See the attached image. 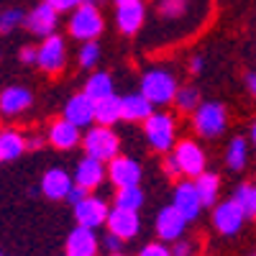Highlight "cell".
<instances>
[{"label":"cell","mask_w":256,"mask_h":256,"mask_svg":"<svg viewBox=\"0 0 256 256\" xmlns=\"http://www.w3.org/2000/svg\"><path fill=\"white\" fill-rule=\"evenodd\" d=\"M82 146H84V154L88 156H95L100 162H113L116 156H120V141H118V134L113 131L110 126H92L88 134L82 138Z\"/></svg>","instance_id":"obj_1"},{"label":"cell","mask_w":256,"mask_h":256,"mask_svg":"<svg viewBox=\"0 0 256 256\" xmlns=\"http://www.w3.org/2000/svg\"><path fill=\"white\" fill-rule=\"evenodd\" d=\"M144 134H146V141L148 146L159 154H166L177 146V126H174V118L166 116V113H154L148 120H144Z\"/></svg>","instance_id":"obj_2"},{"label":"cell","mask_w":256,"mask_h":256,"mask_svg":"<svg viewBox=\"0 0 256 256\" xmlns=\"http://www.w3.org/2000/svg\"><path fill=\"white\" fill-rule=\"evenodd\" d=\"M177 80L172 72L166 70H148L141 77V92L152 100L154 105H166V102H174L177 95Z\"/></svg>","instance_id":"obj_3"},{"label":"cell","mask_w":256,"mask_h":256,"mask_svg":"<svg viewBox=\"0 0 256 256\" xmlns=\"http://www.w3.org/2000/svg\"><path fill=\"white\" fill-rule=\"evenodd\" d=\"M102 31V16L98 10V6H92L90 0H84L82 6H77L72 10L70 18V34L80 41H95Z\"/></svg>","instance_id":"obj_4"},{"label":"cell","mask_w":256,"mask_h":256,"mask_svg":"<svg viewBox=\"0 0 256 256\" xmlns=\"http://www.w3.org/2000/svg\"><path fill=\"white\" fill-rule=\"evenodd\" d=\"M226 123H228V116H226V108L220 102H202L200 108L192 113V126L195 131L205 138H216L226 131Z\"/></svg>","instance_id":"obj_5"},{"label":"cell","mask_w":256,"mask_h":256,"mask_svg":"<svg viewBox=\"0 0 256 256\" xmlns=\"http://www.w3.org/2000/svg\"><path fill=\"white\" fill-rule=\"evenodd\" d=\"M67 64V46H64V38L59 34H52L41 41L38 46V67L46 74H56L64 70Z\"/></svg>","instance_id":"obj_6"},{"label":"cell","mask_w":256,"mask_h":256,"mask_svg":"<svg viewBox=\"0 0 256 256\" xmlns=\"http://www.w3.org/2000/svg\"><path fill=\"white\" fill-rule=\"evenodd\" d=\"M172 154H174V159H177V164H180V169H182V174L198 180V177L205 172V152L200 148V144L184 138V141H180V144L172 148Z\"/></svg>","instance_id":"obj_7"},{"label":"cell","mask_w":256,"mask_h":256,"mask_svg":"<svg viewBox=\"0 0 256 256\" xmlns=\"http://www.w3.org/2000/svg\"><path fill=\"white\" fill-rule=\"evenodd\" d=\"M246 216H248V212L233 198L212 208V223H216V228L223 233V236H233V233H238L244 220H246Z\"/></svg>","instance_id":"obj_8"},{"label":"cell","mask_w":256,"mask_h":256,"mask_svg":"<svg viewBox=\"0 0 256 256\" xmlns=\"http://www.w3.org/2000/svg\"><path fill=\"white\" fill-rule=\"evenodd\" d=\"M187 223H190V220L182 216V212H180L174 205H169V208L159 210L154 228H156V236H159V241H164V244H174V241H180V238L184 236V228H187Z\"/></svg>","instance_id":"obj_9"},{"label":"cell","mask_w":256,"mask_h":256,"mask_svg":"<svg viewBox=\"0 0 256 256\" xmlns=\"http://www.w3.org/2000/svg\"><path fill=\"white\" fill-rule=\"evenodd\" d=\"M95 113H98V100H92L88 92L72 95V98L67 100V105H64V118L72 120V123L80 126V128L92 126V123L98 120Z\"/></svg>","instance_id":"obj_10"},{"label":"cell","mask_w":256,"mask_h":256,"mask_svg":"<svg viewBox=\"0 0 256 256\" xmlns=\"http://www.w3.org/2000/svg\"><path fill=\"white\" fill-rule=\"evenodd\" d=\"M108 216H110L108 205H105L100 198H95V195H88L82 202L74 205V220H77V226L100 228V226L108 223Z\"/></svg>","instance_id":"obj_11"},{"label":"cell","mask_w":256,"mask_h":256,"mask_svg":"<svg viewBox=\"0 0 256 256\" xmlns=\"http://www.w3.org/2000/svg\"><path fill=\"white\" fill-rule=\"evenodd\" d=\"M108 230L116 233L118 238L123 241H131L138 236V230H141V218H138V212L136 210H123V208H113L110 210V216H108Z\"/></svg>","instance_id":"obj_12"},{"label":"cell","mask_w":256,"mask_h":256,"mask_svg":"<svg viewBox=\"0 0 256 256\" xmlns=\"http://www.w3.org/2000/svg\"><path fill=\"white\" fill-rule=\"evenodd\" d=\"M56 18H59V10L52 8L46 0L41 6H36L34 10L26 13V28L34 34V36H41V38H46L56 31Z\"/></svg>","instance_id":"obj_13"},{"label":"cell","mask_w":256,"mask_h":256,"mask_svg":"<svg viewBox=\"0 0 256 256\" xmlns=\"http://www.w3.org/2000/svg\"><path fill=\"white\" fill-rule=\"evenodd\" d=\"M72 177H74V184H80V187H84V190H95L105 177H108V169H105V162L84 154V156L77 162Z\"/></svg>","instance_id":"obj_14"},{"label":"cell","mask_w":256,"mask_h":256,"mask_svg":"<svg viewBox=\"0 0 256 256\" xmlns=\"http://www.w3.org/2000/svg\"><path fill=\"white\" fill-rule=\"evenodd\" d=\"M84 136L80 134V126H74L72 120L67 118H59L49 126V134H46V141L59 148V152H70V148H74Z\"/></svg>","instance_id":"obj_15"},{"label":"cell","mask_w":256,"mask_h":256,"mask_svg":"<svg viewBox=\"0 0 256 256\" xmlns=\"http://www.w3.org/2000/svg\"><path fill=\"white\" fill-rule=\"evenodd\" d=\"M172 205L182 212L187 220H195V218L200 216V210L205 208L200 192H198V187H195V182H180V184L174 187V200H172Z\"/></svg>","instance_id":"obj_16"},{"label":"cell","mask_w":256,"mask_h":256,"mask_svg":"<svg viewBox=\"0 0 256 256\" xmlns=\"http://www.w3.org/2000/svg\"><path fill=\"white\" fill-rule=\"evenodd\" d=\"M108 180L116 187H131L141 182V166L138 162L128 159V156H116L113 162H108Z\"/></svg>","instance_id":"obj_17"},{"label":"cell","mask_w":256,"mask_h":256,"mask_svg":"<svg viewBox=\"0 0 256 256\" xmlns=\"http://www.w3.org/2000/svg\"><path fill=\"white\" fill-rule=\"evenodd\" d=\"M72 187H74V177L67 174L59 166L49 169V172L44 174V180H41V192H44L49 200H67Z\"/></svg>","instance_id":"obj_18"},{"label":"cell","mask_w":256,"mask_h":256,"mask_svg":"<svg viewBox=\"0 0 256 256\" xmlns=\"http://www.w3.org/2000/svg\"><path fill=\"white\" fill-rule=\"evenodd\" d=\"M95 254H98L95 228L77 226L67 236V256H95Z\"/></svg>","instance_id":"obj_19"},{"label":"cell","mask_w":256,"mask_h":256,"mask_svg":"<svg viewBox=\"0 0 256 256\" xmlns=\"http://www.w3.org/2000/svg\"><path fill=\"white\" fill-rule=\"evenodd\" d=\"M154 102L148 100L144 92H131L123 98V120H131V123H138V120H148L154 116Z\"/></svg>","instance_id":"obj_20"},{"label":"cell","mask_w":256,"mask_h":256,"mask_svg":"<svg viewBox=\"0 0 256 256\" xmlns=\"http://www.w3.org/2000/svg\"><path fill=\"white\" fill-rule=\"evenodd\" d=\"M144 3L138 0V3H128V6H118V10H116V24H118V28L126 34V36H134L138 28H141V24H144Z\"/></svg>","instance_id":"obj_21"},{"label":"cell","mask_w":256,"mask_h":256,"mask_svg":"<svg viewBox=\"0 0 256 256\" xmlns=\"http://www.w3.org/2000/svg\"><path fill=\"white\" fill-rule=\"evenodd\" d=\"M31 105V92L26 88H6L0 95V110L3 116H18Z\"/></svg>","instance_id":"obj_22"},{"label":"cell","mask_w":256,"mask_h":256,"mask_svg":"<svg viewBox=\"0 0 256 256\" xmlns=\"http://www.w3.org/2000/svg\"><path fill=\"white\" fill-rule=\"evenodd\" d=\"M26 148H28V144H26V136L24 134L13 131V128H6V131L0 134V159H3V162L18 159L20 154L26 152Z\"/></svg>","instance_id":"obj_23"},{"label":"cell","mask_w":256,"mask_h":256,"mask_svg":"<svg viewBox=\"0 0 256 256\" xmlns=\"http://www.w3.org/2000/svg\"><path fill=\"white\" fill-rule=\"evenodd\" d=\"M100 126H113L118 120H123V98L118 95H108L98 100V113H95Z\"/></svg>","instance_id":"obj_24"},{"label":"cell","mask_w":256,"mask_h":256,"mask_svg":"<svg viewBox=\"0 0 256 256\" xmlns=\"http://www.w3.org/2000/svg\"><path fill=\"white\" fill-rule=\"evenodd\" d=\"M84 92H88L92 100H102L108 95H116L113 92V80L108 72H92L88 77V82H84Z\"/></svg>","instance_id":"obj_25"},{"label":"cell","mask_w":256,"mask_h":256,"mask_svg":"<svg viewBox=\"0 0 256 256\" xmlns=\"http://www.w3.org/2000/svg\"><path fill=\"white\" fill-rule=\"evenodd\" d=\"M195 187H198L200 198H202V205H212V208H216L218 190H220V180H218V174H212V172H202V174L195 180Z\"/></svg>","instance_id":"obj_26"},{"label":"cell","mask_w":256,"mask_h":256,"mask_svg":"<svg viewBox=\"0 0 256 256\" xmlns=\"http://www.w3.org/2000/svg\"><path fill=\"white\" fill-rule=\"evenodd\" d=\"M246 159H248V144H246V138H241V136L230 138V144L226 148V164L230 169H236V172H241V169L246 166Z\"/></svg>","instance_id":"obj_27"},{"label":"cell","mask_w":256,"mask_h":256,"mask_svg":"<svg viewBox=\"0 0 256 256\" xmlns=\"http://www.w3.org/2000/svg\"><path fill=\"white\" fill-rule=\"evenodd\" d=\"M144 205V190L138 184H131V187H118L116 192V208H123V210H141Z\"/></svg>","instance_id":"obj_28"},{"label":"cell","mask_w":256,"mask_h":256,"mask_svg":"<svg viewBox=\"0 0 256 256\" xmlns=\"http://www.w3.org/2000/svg\"><path fill=\"white\" fill-rule=\"evenodd\" d=\"M174 105H177L182 113H195L200 105H202L200 102V90L192 88V84H184V88H180L177 95H174Z\"/></svg>","instance_id":"obj_29"},{"label":"cell","mask_w":256,"mask_h":256,"mask_svg":"<svg viewBox=\"0 0 256 256\" xmlns=\"http://www.w3.org/2000/svg\"><path fill=\"white\" fill-rule=\"evenodd\" d=\"M98 59H100V46H98V41H84L82 49L77 52L80 67H82V70H92V67H98Z\"/></svg>","instance_id":"obj_30"},{"label":"cell","mask_w":256,"mask_h":256,"mask_svg":"<svg viewBox=\"0 0 256 256\" xmlns=\"http://www.w3.org/2000/svg\"><path fill=\"white\" fill-rule=\"evenodd\" d=\"M18 24H26V13H24V10H18V8L3 10V16H0V28H3V34L13 31Z\"/></svg>","instance_id":"obj_31"},{"label":"cell","mask_w":256,"mask_h":256,"mask_svg":"<svg viewBox=\"0 0 256 256\" xmlns=\"http://www.w3.org/2000/svg\"><path fill=\"white\" fill-rule=\"evenodd\" d=\"M187 10V0H159V13L164 18H180Z\"/></svg>","instance_id":"obj_32"},{"label":"cell","mask_w":256,"mask_h":256,"mask_svg":"<svg viewBox=\"0 0 256 256\" xmlns=\"http://www.w3.org/2000/svg\"><path fill=\"white\" fill-rule=\"evenodd\" d=\"M138 256H172V248H169L164 241H156V244H146Z\"/></svg>","instance_id":"obj_33"},{"label":"cell","mask_w":256,"mask_h":256,"mask_svg":"<svg viewBox=\"0 0 256 256\" xmlns=\"http://www.w3.org/2000/svg\"><path fill=\"white\" fill-rule=\"evenodd\" d=\"M233 200L248 212V208H251V184H238L236 190H233Z\"/></svg>","instance_id":"obj_34"},{"label":"cell","mask_w":256,"mask_h":256,"mask_svg":"<svg viewBox=\"0 0 256 256\" xmlns=\"http://www.w3.org/2000/svg\"><path fill=\"white\" fill-rule=\"evenodd\" d=\"M120 244H123V238H118L116 233H110V230H108V236L102 238V246H105L108 254H120Z\"/></svg>","instance_id":"obj_35"},{"label":"cell","mask_w":256,"mask_h":256,"mask_svg":"<svg viewBox=\"0 0 256 256\" xmlns=\"http://www.w3.org/2000/svg\"><path fill=\"white\" fill-rule=\"evenodd\" d=\"M46 3L62 13V10H74L77 6H82V3H84V0H46Z\"/></svg>","instance_id":"obj_36"},{"label":"cell","mask_w":256,"mask_h":256,"mask_svg":"<svg viewBox=\"0 0 256 256\" xmlns=\"http://www.w3.org/2000/svg\"><path fill=\"white\" fill-rule=\"evenodd\" d=\"M192 251H195V246L184 238L174 241V246H172V256H192Z\"/></svg>","instance_id":"obj_37"},{"label":"cell","mask_w":256,"mask_h":256,"mask_svg":"<svg viewBox=\"0 0 256 256\" xmlns=\"http://www.w3.org/2000/svg\"><path fill=\"white\" fill-rule=\"evenodd\" d=\"M18 59L24 64H38V49L36 46H24L18 54Z\"/></svg>","instance_id":"obj_38"},{"label":"cell","mask_w":256,"mask_h":256,"mask_svg":"<svg viewBox=\"0 0 256 256\" xmlns=\"http://www.w3.org/2000/svg\"><path fill=\"white\" fill-rule=\"evenodd\" d=\"M164 172H166V177H177V174H182V169H180L174 154H169V156L164 159Z\"/></svg>","instance_id":"obj_39"},{"label":"cell","mask_w":256,"mask_h":256,"mask_svg":"<svg viewBox=\"0 0 256 256\" xmlns=\"http://www.w3.org/2000/svg\"><path fill=\"white\" fill-rule=\"evenodd\" d=\"M90 195V190H84V187H80V184H74L72 187V192H70V195H67V200L72 202V208L77 205V202H82L84 198H88Z\"/></svg>","instance_id":"obj_40"},{"label":"cell","mask_w":256,"mask_h":256,"mask_svg":"<svg viewBox=\"0 0 256 256\" xmlns=\"http://www.w3.org/2000/svg\"><path fill=\"white\" fill-rule=\"evenodd\" d=\"M205 67V62H202V56H192L190 59V72L192 74H200V70Z\"/></svg>","instance_id":"obj_41"},{"label":"cell","mask_w":256,"mask_h":256,"mask_svg":"<svg viewBox=\"0 0 256 256\" xmlns=\"http://www.w3.org/2000/svg\"><path fill=\"white\" fill-rule=\"evenodd\" d=\"M26 144H28V148H41L44 146V136H28Z\"/></svg>","instance_id":"obj_42"},{"label":"cell","mask_w":256,"mask_h":256,"mask_svg":"<svg viewBox=\"0 0 256 256\" xmlns=\"http://www.w3.org/2000/svg\"><path fill=\"white\" fill-rule=\"evenodd\" d=\"M248 216H256V184H251V208H248Z\"/></svg>","instance_id":"obj_43"},{"label":"cell","mask_w":256,"mask_h":256,"mask_svg":"<svg viewBox=\"0 0 256 256\" xmlns=\"http://www.w3.org/2000/svg\"><path fill=\"white\" fill-rule=\"evenodd\" d=\"M248 88H251V92H254V100H256V74H254V77H248Z\"/></svg>","instance_id":"obj_44"},{"label":"cell","mask_w":256,"mask_h":256,"mask_svg":"<svg viewBox=\"0 0 256 256\" xmlns=\"http://www.w3.org/2000/svg\"><path fill=\"white\" fill-rule=\"evenodd\" d=\"M251 141H254V146H256V120H254V126H251Z\"/></svg>","instance_id":"obj_45"},{"label":"cell","mask_w":256,"mask_h":256,"mask_svg":"<svg viewBox=\"0 0 256 256\" xmlns=\"http://www.w3.org/2000/svg\"><path fill=\"white\" fill-rule=\"evenodd\" d=\"M128 3H138V0H116V6H128Z\"/></svg>","instance_id":"obj_46"},{"label":"cell","mask_w":256,"mask_h":256,"mask_svg":"<svg viewBox=\"0 0 256 256\" xmlns=\"http://www.w3.org/2000/svg\"><path fill=\"white\" fill-rule=\"evenodd\" d=\"M110 256H123V254H110Z\"/></svg>","instance_id":"obj_47"}]
</instances>
